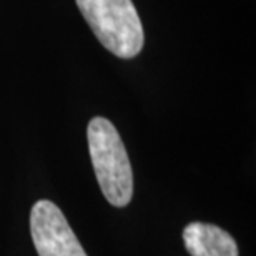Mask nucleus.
<instances>
[{
  "label": "nucleus",
  "mask_w": 256,
  "mask_h": 256,
  "mask_svg": "<svg viewBox=\"0 0 256 256\" xmlns=\"http://www.w3.org/2000/svg\"><path fill=\"white\" fill-rule=\"evenodd\" d=\"M183 244L190 256H240L232 234L210 223H188L183 228Z\"/></svg>",
  "instance_id": "20e7f679"
},
{
  "label": "nucleus",
  "mask_w": 256,
  "mask_h": 256,
  "mask_svg": "<svg viewBox=\"0 0 256 256\" xmlns=\"http://www.w3.org/2000/svg\"><path fill=\"white\" fill-rule=\"evenodd\" d=\"M30 234L38 256H88L64 212L50 200H38L32 206Z\"/></svg>",
  "instance_id": "7ed1b4c3"
},
{
  "label": "nucleus",
  "mask_w": 256,
  "mask_h": 256,
  "mask_svg": "<svg viewBox=\"0 0 256 256\" xmlns=\"http://www.w3.org/2000/svg\"><path fill=\"white\" fill-rule=\"evenodd\" d=\"M100 44L120 58H133L145 44L143 25L132 0H76Z\"/></svg>",
  "instance_id": "f03ea898"
},
{
  "label": "nucleus",
  "mask_w": 256,
  "mask_h": 256,
  "mask_svg": "<svg viewBox=\"0 0 256 256\" xmlns=\"http://www.w3.org/2000/svg\"><path fill=\"white\" fill-rule=\"evenodd\" d=\"M88 152L96 182L106 202L124 208L133 196V172L120 133L110 120L95 116L86 128Z\"/></svg>",
  "instance_id": "f257e3e1"
}]
</instances>
